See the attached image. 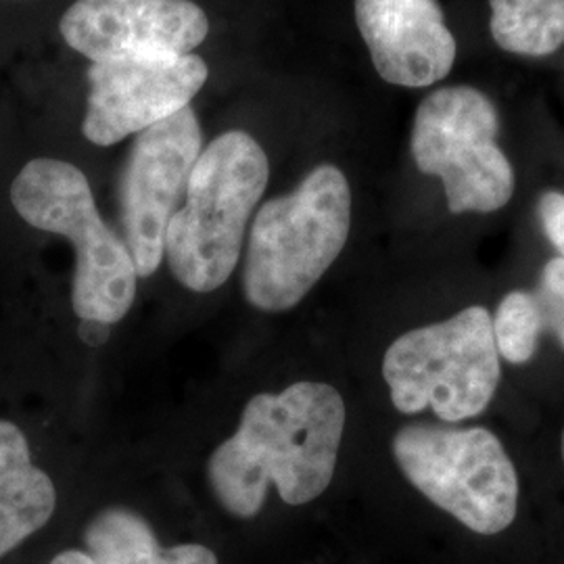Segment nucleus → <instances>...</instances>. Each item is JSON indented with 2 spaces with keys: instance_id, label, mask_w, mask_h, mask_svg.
Returning a JSON list of instances; mask_svg holds the SVG:
<instances>
[{
  "instance_id": "7",
  "label": "nucleus",
  "mask_w": 564,
  "mask_h": 564,
  "mask_svg": "<svg viewBox=\"0 0 564 564\" xmlns=\"http://www.w3.org/2000/svg\"><path fill=\"white\" fill-rule=\"evenodd\" d=\"M498 132V109L475 86H445L419 105L412 158L423 174L444 182L452 214H491L512 199L514 170Z\"/></svg>"
},
{
  "instance_id": "2",
  "label": "nucleus",
  "mask_w": 564,
  "mask_h": 564,
  "mask_svg": "<svg viewBox=\"0 0 564 564\" xmlns=\"http://www.w3.org/2000/svg\"><path fill=\"white\" fill-rule=\"evenodd\" d=\"M268 178V155L247 132H226L203 149L184 205L165 232V258L182 286L212 293L230 279L241 260L245 228Z\"/></svg>"
},
{
  "instance_id": "17",
  "label": "nucleus",
  "mask_w": 564,
  "mask_h": 564,
  "mask_svg": "<svg viewBox=\"0 0 564 564\" xmlns=\"http://www.w3.org/2000/svg\"><path fill=\"white\" fill-rule=\"evenodd\" d=\"M540 223L544 228L545 239L564 258V193L545 191L538 202Z\"/></svg>"
},
{
  "instance_id": "4",
  "label": "nucleus",
  "mask_w": 564,
  "mask_h": 564,
  "mask_svg": "<svg viewBox=\"0 0 564 564\" xmlns=\"http://www.w3.org/2000/svg\"><path fill=\"white\" fill-rule=\"evenodd\" d=\"M21 220L74 245L72 307L82 321L120 323L137 300L139 272L130 249L101 218L80 167L59 160H32L11 184Z\"/></svg>"
},
{
  "instance_id": "6",
  "label": "nucleus",
  "mask_w": 564,
  "mask_h": 564,
  "mask_svg": "<svg viewBox=\"0 0 564 564\" xmlns=\"http://www.w3.org/2000/svg\"><path fill=\"white\" fill-rule=\"evenodd\" d=\"M391 447L403 477L473 533L498 535L514 521L517 468L491 431L405 424Z\"/></svg>"
},
{
  "instance_id": "19",
  "label": "nucleus",
  "mask_w": 564,
  "mask_h": 564,
  "mask_svg": "<svg viewBox=\"0 0 564 564\" xmlns=\"http://www.w3.org/2000/svg\"><path fill=\"white\" fill-rule=\"evenodd\" d=\"M48 564H97L93 561L90 554L80 552V550H65L57 554Z\"/></svg>"
},
{
  "instance_id": "20",
  "label": "nucleus",
  "mask_w": 564,
  "mask_h": 564,
  "mask_svg": "<svg viewBox=\"0 0 564 564\" xmlns=\"http://www.w3.org/2000/svg\"><path fill=\"white\" fill-rule=\"evenodd\" d=\"M561 444H563V463H564V431H563V442H561Z\"/></svg>"
},
{
  "instance_id": "11",
  "label": "nucleus",
  "mask_w": 564,
  "mask_h": 564,
  "mask_svg": "<svg viewBox=\"0 0 564 564\" xmlns=\"http://www.w3.org/2000/svg\"><path fill=\"white\" fill-rule=\"evenodd\" d=\"M356 23L389 84L424 88L447 78L456 63V39L437 0H356Z\"/></svg>"
},
{
  "instance_id": "9",
  "label": "nucleus",
  "mask_w": 564,
  "mask_h": 564,
  "mask_svg": "<svg viewBox=\"0 0 564 564\" xmlns=\"http://www.w3.org/2000/svg\"><path fill=\"white\" fill-rule=\"evenodd\" d=\"M207 76L205 61L195 53L93 63L82 132L99 147L141 134L191 107Z\"/></svg>"
},
{
  "instance_id": "10",
  "label": "nucleus",
  "mask_w": 564,
  "mask_h": 564,
  "mask_svg": "<svg viewBox=\"0 0 564 564\" xmlns=\"http://www.w3.org/2000/svg\"><path fill=\"white\" fill-rule=\"evenodd\" d=\"M65 42L93 63L191 55L209 21L191 0H76L59 25Z\"/></svg>"
},
{
  "instance_id": "14",
  "label": "nucleus",
  "mask_w": 564,
  "mask_h": 564,
  "mask_svg": "<svg viewBox=\"0 0 564 564\" xmlns=\"http://www.w3.org/2000/svg\"><path fill=\"white\" fill-rule=\"evenodd\" d=\"M489 32L512 55L547 57L564 44V0H489Z\"/></svg>"
},
{
  "instance_id": "16",
  "label": "nucleus",
  "mask_w": 564,
  "mask_h": 564,
  "mask_svg": "<svg viewBox=\"0 0 564 564\" xmlns=\"http://www.w3.org/2000/svg\"><path fill=\"white\" fill-rule=\"evenodd\" d=\"M531 295L538 305L544 333H552L564 347V258L558 256L545 263L538 289Z\"/></svg>"
},
{
  "instance_id": "15",
  "label": "nucleus",
  "mask_w": 564,
  "mask_h": 564,
  "mask_svg": "<svg viewBox=\"0 0 564 564\" xmlns=\"http://www.w3.org/2000/svg\"><path fill=\"white\" fill-rule=\"evenodd\" d=\"M491 318L500 358L510 364L529 362L544 335L533 295L529 291L508 293Z\"/></svg>"
},
{
  "instance_id": "3",
  "label": "nucleus",
  "mask_w": 564,
  "mask_h": 564,
  "mask_svg": "<svg viewBox=\"0 0 564 564\" xmlns=\"http://www.w3.org/2000/svg\"><path fill=\"white\" fill-rule=\"evenodd\" d=\"M351 228V188L323 163L279 199L263 203L251 226L242 289L256 310L279 314L302 303L341 256Z\"/></svg>"
},
{
  "instance_id": "13",
  "label": "nucleus",
  "mask_w": 564,
  "mask_h": 564,
  "mask_svg": "<svg viewBox=\"0 0 564 564\" xmlns=\"http://www.w3.org/2000/svg\"><path fill=\"white\" fill-rule=\"evenodd\" d=\"M84 542L97 564H218V556L202 544L163 547L151 524L121 506L97 512L86 524Z\"/></svg>"
},
{
  "instance_id": "8",
  "label": "nucleus",
  "mask_w": 564,
  "mask_h": 564,
  "mask_svg": "<svg viewBox=\"0 0 564 564\" xmlns=\"http://www.w3.org/2000/svg\"><path fill=\"white\" fill-rule=\"evenodd\" d=\"M202 147V126L191 107L151 126L132 144L120 186L121 226L142 279L162 263L167 224L186 197Z\"/></svg>"
},
{
  "instance_id": "1",
  "label": "nucleus",
  "mask_w": 564,
  "mask_h": 564,
  "mask_svg": "<svg viewBox=\"0 0 564 564\" xmlns=\"http://www.w3.org/2000/svg\"><path fill=\"white\" fill-rule=\"evenodd\" d=\"M343 431L345 402L333 384L303 381L281 393H260L207 463L212 491L239 519L262 510L270 485L284 505H307L333 481Z\"/></svg>"
},
{
  "instance_id": "12",
  "label": "nucleus",
  "mask_w": 564,
  "mask_h": 564,
  "mask_svg": "<svg viewBox=\"0 0 564 564\" xmlns=\"http://www.w3.org/2000/svg\"><path fill=\"white\" fill-rule=\"evenodd\" d=\"M55 508V484L32 464L23 431L0 421V558L41 531Z\"/></svg>"
},
{
  "instance_id": "5",
  "label": "nucleus",
  "mask_w": 564,
  "mask_h": 564,
  "mask_svg": "<svg viewBox=\"0 0 564 564\" xmlns=\"http://www.w3.org/2000/svg\"><path fill=\"white\" fill-rule=\"evenodd\" d=\"M383 379L403 414L431 408L444 423L479 416L502 379L491 314L470 305L447 321L403 333L384 351Z\"/></svg>"
},
{
  "instance_id": "18",
  "label": "nucleus",
  "mask_w": 564,
  "mask_h": 564,
  "mask_svg": "<svg viewBox=\"0 0 564 564\" xmlns=\"http://www.w3.org/2000/svg\"><path fill=\"white\" fill-rule=\"evenodd\" d=\"M78 337L88 347H101L111 337V324L99 323V321H80Z\"/></svg>"
}]
</instances>
